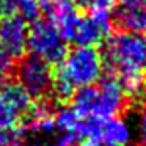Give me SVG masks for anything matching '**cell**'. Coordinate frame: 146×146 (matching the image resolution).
<instances>
[{
	"mask_svg": "<svg viewBox=\"0 0 146 146\" xmlns=\"http://www.w3.org/2000/svg\"><path fill=\"white\" fill-rule=\"evenodd\" d=\"M137 107L140 108V121H138V140L140 145L146 146V94L137 102Z\"/></svg>",
	"mask_w": 146,
	"mask_h": 146,
	"instance_id": "cell-14",
	"label": "cell"
},
{
	"mask_svg": "<svg viewBox=\"0 0 146 146\" xmlns=\"http://www.w3.org/2000/svg\"><path fill=\"white\" fill-rule=\"evenodd\" d=\"M0 96L19 113L21 123L32 115L35 108V101L30 98V94L16 82V80H7L0 85Z\"/></svg>",
	"mask_w": 146,
	"mask_h": 146,
	"instance_id": "cell-9",
	"label": "cell"
},
{
	"mask_svg": "<svg viewBox=\"0 0 146 146\" xmlns=\"http://www.w3.org/2000/svg\"><path fill=\"white\" fill-rule=\"evenodd\" d=\"M71 107L80 116L108 119L123 116L132 107V99L115 77L107 76L77 90L71 99Z\"/></svg>",
	"mask_w": 146,
	"mask_h": 146,
	"instance_id": "cell-1",
	"label": "cell"
},
{
	"mask_svg": "<svg viewBox=\"0 0 146 146\" xmlns=\"http://www.w3.org/2000/svg\"><path fill=\"white\" fill-rule=\"evenodd\" d=\"M27 49L50 66L60 64L68 54V42L49 17H39L29 27Z\"/></svg>",
	"mask_w": 146,
	"mask_h": 146,
	"instance_id": "cell-3",
	"label": "cell"
},
{
	"mask_svg": "<svg viewBox=\"0 0 146 146\" xmlns=\"http://www.w3.org/2000/svg\"><path fill=\"white\" fill-rule=\"evenodd\" d=\"M32 146H74V141L69 140L68 137H60V138H50V137H47L44 140L35 141Z\"/></svg>",
	"mask_w": 146,
	"mask_h": 146,
	"instance_id": "cell-15",
	"label": "cell"
},
{
	"mask_svg": "<svg viewBox=\"0 0 146 146\" xmlns=\"http://www.w3.org/2000/svg\"><path fill=\"white\" fill-rule=\"evenodd\" d=\"M13 69H14L13 58H11L10 55L2 49V46H0V85L13 77Z\"/></svg>",
	"mask_w": 146,
	"mask_h": 146,
	"instance_id": "cell-13",
	"label": "cell"
},
{
	"mask_svg": "<svg viewBox=\"0 0 146 146\" xmlns=\"http://www.w3.org/2000/svg\"><path fill=\"white\" fill-rule=\"evenodd\" d=\"M104 61L102 54L96 47L77 46L69 50L60 64H57V71L68 80L74 90L83 88L96 83L101 79Z\"/></svg>",
	"mask_w": 146,
	"mask_h": 146,
	"instance_id": "cell-2",
	"label": "cell"
},
{
	"mask_svg": "<svg viewBox=\"0 0 146 146\" xmlns=\"http://www.w3.org/2000/svg\"><path fill=\"white\" fill-rule=\"evenodd\" d=\"M130 138V129L123 118H108L102 123L101 132L80 146H129Z\"/></svg>",
	"mask_w": 146,
	"mask_h": 146,
	"instance_id": "cell-8",
	"label": "cell"
},
{
	"mask_svg": "<svg viewBox=\"0 0 146 146\" xmlns=\"http://www.w3.org/2000/svg\"><path fill=\"white\" fill-rule=\"evenodd\" d=\"M16 14L25 22H35L41 17V5L38 0H17Z\"/></svg>",
	"mask_w": 146,
	"mask_h": 146,
	"instance_id": "cell-10",
	"label": "cell"
},
{
	"mask_svg": "<svg viewBox=\"0 0 146 146\" xmlns=\"http://www.w3.org/2000/svg\"><path fill=\"white\" fill-rule=\"evenodd\" d=\"M21 116L2 96H0V130L7 127L19 126Z\"/></svg>",
	"mask_w": 146,
	"mask_h": 146,
	"instance_id": "cell-12",
	"label": "cell"
},
{
	"mask_svg": "<svg viewBox=\"0 0 146 146\" xmlns=\"http://www.w3.org/2000/svg\"><path fill=\"white\" fill-rule=\"evenodd\" d=\"M52 72L54 66L33 54L19 58L13 69V74H16V82L29 93L33 101L50 98Z\"/></svg>",
	"mask_w": 146,
	"mask_h": 146,
	"instance_id": "cell-4",
	"label": "cell"
},
{
	"mask_svg": "<svg viewBox=\"0 0 146 146\" xmlns=\"http://www.w3.org/2000/svg\"><path fill=\"white\" fill-rule=\"evenodd\" d=\"M29 27L17 14L0 16V46L14 60H19L27 52Z\"/></svg>",
	"mask_w": 146,
	"mask_h": 146,
	"instance_id": "cell-7",
	"label": "cell"
},
{
	"mask_svg": "<svg viewBox=\"0 0 146 146\" xmlns=\"http://www.w3.org/2000/svg\"><path fill=\"white\" fill-rule=\"evenodd\" d=\"M25 132L21 126H13L0 130V146H24Z\"/></svg>",
	"mask_w": 146,
	"mask_h": 146,
	"instance_id": "cell-11",
	"label": "cell"
},
{
	"mask_svg": "<svg viewBox=\"0 0 146 146\" xmlns=\"http://www.w3.org/2000/svg\"><path fill=\"white\" fill-rule=\"evenodd\" d=\"M110 29V13H85V11H80L69 42H74L77 46L94 47V46L101 44L104 39H107Z\"/></svg>",
	"mask_w": 146,
	"mask_h": 146,
	"instance_id": "cell-5",
	"label": "cell"
},
{
	"mask_svg": "<svg viewBox=\"0 0 146 146\" xmlns=\"http://www.w3.org/2000/svg\"><path fill=\"white\" fill-rule=\"evenodd\" d=\"M110 21L118 32L146 33V0H118L110 11Z\"/></svg>",
	"mask_w": 146,
	"mask_h": 146,
	"instance_id": "cell-6",
	"label": "cell"
}]
</instances>
